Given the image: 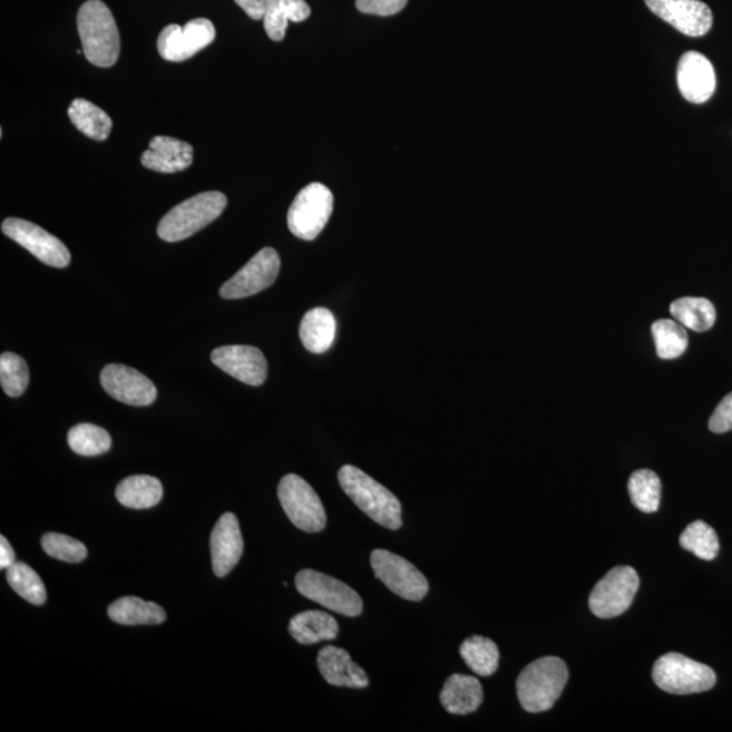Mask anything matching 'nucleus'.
I'll return each instance as SVG.
<instances>
[{
  "label": "nucleus",
  "instance_id": "0eeeda50",
  "mask_svg": "<svg viewBox=\"0 0 732 732\" xmlns=\"http://www.w3.org/2000/svg\"><path fill=\"white\" fill-rule=\"evenodd\" d=\"M279 499L287 518L296 528L318 534L325 528L328 516L314 488L299 475H285L279 485Z\"/></svg>",
  "mask_w": 732,
  "mask_h": 732
},
{
  "label": "nucleus",
  "instance_id": "f704fd0d",
  "mask_svg": "<svg viewBox=\"0 0 732 732\" xmlns=\"http://www.w3.org/2000/svg\"><path fill=\"white\" fill-rule=\"evenodd\" d=\"M0 384L11 398L21 397L29 385V368L22 357L14 353L0 355Z\"/></svg>",
  "mask_w": 732,
  "mask_h": 732
},
{
  "label": "nucleus",
  "instance_id": "f257e3e1",
  "mask_svg": "<svg viewBox=\"0 0 732 732\" xmlns=\"http://www.w3.org/2000/svg\"><path fill=\"white\" fill-rule=\"evenodd\" d=\"M78 31L86 59L103 68L115 66L120 56V33L115 17L101 0H87L78 12Z\"/></svg>",
  "mask_w": 732,
  "mask_h": 732
},
{
  "label": "nucleus",
  "instance_id": "f3484780",
  "mask_svg": "<svg viewBox=\"0 0 732 732\" xmlns=\"http://www.w3.org/2000/svg\"><path fill=\"white\" fill-rule=\"evenodd\" d=\"M244 549L240 521L234 513H225L211 535L212 566L216 577L224 578L240 563Z\"/></svg>",
  "mask_w": 732,
  "mask_h": 732
},
{
  "label": "nucleus",
  "instance_id": "7ed1b4c3",
  "mask_svg": "<svg viewBox=\"0 0 732 732\" xmlns=\"http://www.w3.org/2000/svg\"><path fill=\"white\" fill-rule=\"evenodd\" d=\"M568 681L566 663L556 656L531 662L517 679V696L523 709L530 713L553 709Z\"/></svg>",
  "mask_w": 732,
  "mask_h": 732
},
{
  "label": "nucleus",
  "instance_id": "e433bc0d",
  "mask_svg": "<svg viewBox=\"0 0 732 732\" xmlns=\"http://www.w3.org/2000/svg\"><path fill=\"white\" fill-rule=\"evenodd\" d=\"M409 0H355L357 10L364 14L391 17L406 8Z\"/></svg>",
  "mask_w": 732,
  "mask_h": 732
},
{
  "label": "nucleus",
  "instance_id": "a878e982",
  "mask_svg": "<svg viewBox=\"0 0 732 732\" xmlns=\"http://www.w3.org/2000/svg\"><path fill=\"white\" fill-rule=\"evenodd\" d=\"M68 116L75 127L90 139L98 141L108 139L113 128L111 118L97 105L86 99H75L68 109Z\"/></svg>",
  "mask_w": 732,
  "mask_h": 732
},
{
  "label": "nucleus",
  "instance_id": "2eb2a0df",
  "mask_svg": "<svg viewBox=\"0 0 732 732\" xmlns=\"http://www.w3.org/2000/svg\"><path fill=\"white\" fill-rule=\"evenodd\" d=\"M101 384L111 398L129 406L152 404L158 396L152 380L136 369L120 364H109L103 369Z\"/></svg>",
  "mask_w": 732,
  "mask_h": 732
},
{
  "label": "nucleus",
  "instance_id": "bb28decb",
  "mask_svg": "<svg viewBox=\"0 0 732 732\" xmlns=\"http://www.w3.org/2000/svg\"><path fill=\"white\" fill-rule=\"evenodd\" d=\"M675 321L686 329L704 333L716 322V310L710 300L703 297H682L671 305Z\"/></svg>",
  "mask_w": 732,
  "mask_h": 732
},
{
  "label": "nucleus",
  "instance_id": "39448f33",
  "mask_svg": "<svg viewBox=\"0 0 732 732\" xmlns=\"http://www.w3.org/2000/svg\"><path fill=\"white\" fill-rule=\"evenodd\" d=\"M653 680L667 693L693 694L712 690L716 684V674L703 663L668 653L654 663Z\"/></svg>",
  "mask_w": 732,
  "mask_h": 732
},
{
  "label": "nucleus",
  "instance_id": "1a4fd4ad",
  "mask_svg": "<svg viewBox=\"0 0 732 732\" xmlns=\"http://www.w3.org/2000/svg\"><path fill=\"white\" fill-rule=\"evenodd\" d=\"M640 585V575H637L635 568L629 566L612 568L594 586L589 597L591 611L599 618H613L623 615L634 603Z\"/></svg>",
  "mask_w": 732,
  "mask_h": 732
},
{
  "label": "nucleus",
  "instance_id": "58836bf2",
  "mask_svg": "<svg viewBox=\"0 0 732 732\" xmlns=\"http://www.w3.org/2000/svg\"><path fill=\"white\" fill-rule=\"evenodd\" d=\"M274 0H235V3L253 20H264Z\"/></svg>",
  "mask_w": 732,
  "mask_h": 732
},
{
  "label": "nucleus",
  "instance_id": "c85d7f7f",
  "mask_svg": "<svg viewBox=\"0 0 732 732\" xmlns=\"http://www.w3.org/2000/svg\"><path fill=\"white\" fill-rule=\"evenodd\" d=\"M461 658L474 673L488 677L497 672L499 650L496 643L484 636L468 637L460 647Z\"/></svg>",
  "mask_w": 732,
  "mask_h": 732
},
{
  "label": "nucleus",
  "instance_id": "9d476101",
  "mask_svg": "<svg viewBox=\"0 0 732 732\" xmlns=\"http://www.w3.org/2000/svg\"><path fill=\"white\" fill-rule=\"evenodd\" d=\"M371 565L383 584L397 596L409 601H422L429 592V582L409 560L385 549H374Z\"/></svg>",
  "mask_w": 732,
  "mask_h": 732
},
{
  "label": "nucleus",
  "instance_id": "9b49d317",
  "mask_svg": "<svg viewBox=\"0 0 732 732\" xmlns=\"http://www.w3.org/2000/svg\"><path fill=\"white\" fill-rule=\"evenodd\" d=\"M2 231L43 264L60 269L70 265L71 254L66 244L39 225L11 217L2 223Z\"/></svg>",
  "mask_w": 732,
  "mask_h": 732
},
{
  "label": "nucleus",
  "instance_id": "c756f323",
  "mask_svg": "<svg viewBox=\"0 0 732 732\" xmlns=\"http://www.w3.org/2000/svg\"><path fill=\"white\" fill-rule=\"evenodd\" d=\"M628 492L636 509L643 513H655L660 509L661 479L651 469H640V471L631 475Z\"/></svg>",
  "mask_w": 732,
  "mask_h": 732
},
{
  "label": "nucleus",
  "instance_id": "aec40b11",
  "mask_svg": "<svg viewBox=\"0 0 732 732\" xmlns=\"http://www.w3.org/2000/svg\"><path fill=\"white\" fill-rule=\"evenodd\" d=\"M318 667L330 685L354 687V690H362L369 685L364 668L357 665L347 650L334 646L323 647L319 651Z\"/></svg>",
  "mask_w": 732,
  "mask_h": 732
},
{
  "label": "nucleus",
  "instance_id": "f8f14e48",
  "mask_svg": "<svg viewBox=\"0 0 732 732\" xmlns=\"http://www.w3.org/2000/svg\"><path fill=\"white\" fill-rule=\"evenodd\" d=\"M280 267L277 252L272 247L262 248L221 287V296L225 300H237L256 295L274 284Z\"/></svg>",
  "mask_w": 732,
  "mask_h": 732
},
{
  "label": "nucleus",
  "instance_id": "4468645a",
  "mask_svg": "<svg viewBox=\"0 0 732 732\" xmlns=\"http://www.w3.org/2000/svg\"><path fill=\"white\" fill-rule=\"evenodd\" d=\"M647 8L682 35L702 37L709 33L712 11L700 0H644Z\"/></svg>",
  "mask_w": 732,
  "mask_h": 732
},
{
  "label": "nucleus",
  "instance_id": "dca6fc26",
  "mask_svg": "<svg viewBox=\"0 0 732 732\" xmlns=\"http://www.w3.org/2000/svg\"><path fill=\"white\" fill-rule=\"evenodd\" d=\"M211 360L230 377L242 383L258 387L267 379V361L260 349L246 345L217 348Z\"/></svg>",
  "mask_w": 732,
  "mask_h": 732
},
{
  "label": "nucleus",
  "instance_id": "5701e85b",
  "mask_svg": "<svg viewBox=\"0 0 732 732\" xmlns=\"http://www.w3.org/2000/svg\"><path fill=\"white\" fill-rule=\"evenodd\" d=\"M340 627H338L335 618L322 611L299 613L290 623V634L300 644L333 641Z\"/></svg>",
  "mask_w": 732,
  "mask_h": 732
},
{
  "label": "nucleus",
  "instance_id": "20e7f679",
  "mask_svg": "<svg viewBox=\"0 0 732 732\" xmlns=\"http://www.w3.org/2000/svg\"><path fill=\"white\" fill-rule=\"evenodd\" d=\"M227 206V197L221 192L199 193L186 202L174 206L162 218L158 235L162 241L179 242L187 240L215 222Z\"/></svg>",
  "mask_w": 732,
  "mask_h": 732
},
{
  "label": "nucleus",
  "instance_id": "4c0bfd02",
  "mask_svg": "<svg viewBox=\"0 0 732 732\" xmlns=\"http://www.w3.org/2000/svg\"><path fill=\"white\" fill-rule=\"evenodd\" d=\"M709 427L713 433H728L732 430V392L718 404L710 418Z\"/></svg>",
  "mask_w": 732,
  "mask_h": 732
},
{
  "label": "nucleus",
  "instance_id": "4be33fe9",
  "mask_svg": "<svg viewBox=\"0 0 732 732\" xmlns=\"http://www.w3.org/2000/svg\"><path fill=\"white\" fill-rule=\"evenodd\" d=\"M336 333V322L328 309H314L303 318L300 324V340L310 353L323 354L333 345Z\"/></svg>",
  "mask_w": 732,
  "mask_h": 732
},
{
  "label": "nucleus",
  "instance_id": "ddd939ff",
  "mask_svg": "<svg viewBox=\"0 0 732 732\" xmlns=\"http://www.w3.org/2000/svg\"><path fill=\"white\" fill-rule=\"evenodd\" d=\"M214 23L206 18H197L185 27L168 25L158 37V51L168 61H184L203 51L215 41Z\"/></svg>",
  "mask_w": 732,
  "mask_h": 732
},
{
  "label": "nucleus",
  "instance_id": "2f4dec72",
  "mask_svg": "<svg viewBox=\"0 0 732 732\" xmlns=\"http://www.w3.org/2000/svg\"><path fill=\"white\" fill-rule=\"evenodd\" d=\"M651 331H653L656 354L660 359H679L680 355L685 353L690 340H687L684 325L668 321V319H661V321L654 322Z\"/></svg>",
  "mask_w": 732,
  "mask_h": 732
},
{
  "label": "nucleus",
  "instance_id": "423d86ee",
  "mask_svg": "<svg viewBox=\"0 0 732 732\" xmlns=\"http://www.w3.org/2000/svg\"><path fill=\"white\" fill-rule=\"evenodd\" d=\"M334 209V196L328 186L314 183L300 191L287 211V227L303 241H314L328 225Z\"/></svg>",
  "mask_w": 732,
  "mask_h": 732
},
{
  "label": "nucleus",
  "instance_id": "cd10ccee",
  "mask_svg": "<svg viewBox=\"0 0 732 732\" xmlns=\"http://www.w3.org/2000/svg\"><path fill=\"white\" fill-rule=\"evenodd\" d=\"M311 16L305 0H274L264 17L266 33L273 41H283L287 23L303 22Z\"/></svg>",
  "mask_w": 732,
  "mask_h": 732
},
{
  "label": "nucleus",
  "instance_id": "b1692460",
  "mask_svg": "<svg viewBox=\"0 0 732 732\" xmlns=\"http://www.w3.org/2000/svg\"><path fill=\"white\" fill-rule=\"evenodd\" d=\"M116 497L125 508L149 509L160 502L163 486L160 480L149 475H135L117 486Z\"/></svg>",
  "mask_w": 732,
  "mask_h": 732
},
{
  "label": "nucleus",
  "instance_id": "6e6552de",
  "mask_svg": "<svg viewBox=\"0 0 732 732\" xmlns=\"http://www.w3.org/2000/svg\"><path fill=\"white\" fill-rule=\"evenodd\" d=\"M295 582L302 596L314 601V603L324 606L329 611L348 617H357L364 609L359 593L340 579L330 577V575L306 568L296 575Z\"/></svg>",
  "mask_w": 732,
  "mask_h": 732
},
{
  "label": "nucleus",
  "instance_id": "ea45409f",
  "mask_svg": "<svg viewBox=\"0 0 732 732\" xmlns=\"http://www.w3.org/2000/svg\"><path fill=\"white\" fill-rule=\"evenodd\" d=\"M16 563L14 549L4 536L0 537V568L8 569Z\"/></svg>",
  "mask_w": 732,
  "mask_h": 732
},
{
  "label": "nucleus",
  "instance_id": "a211bd4d",
  "mask_svg": "<svg viewBox=\"0 0 732 732\" xmlns=\"http://www.w3.org/2000/svg\"><path fill=\"white\" fill-rule=\"evenodd\" d=\"M677 84L686 101L704 104L716 89L715 68L704 55L686 52L679 62Z\"/></svg>",
  "mask_w": 732,
  "mask_h": 732
},
{
  "label": "nucleus",
  "instance_id": "72a5a7b5",
  "mask_svg": "<svg viewBox=\"0 0 732 732\" xmlns=\"http://www.w3.org/2000/svg\"><path fill=\"white\" fill-rule=\"evenodd\" d=\"M681 547L690 550L697 558L713 560L719 553V539L715 529L704 521H694L687 525L680 537Z\"/></svg>",
  "mask_w": 732,
  "mask_h": 732
},
{
  "label": "nucleus",
  "instance_id": "412c9836",
  "mask_svg": "<svg viewBox=\"0 0 732 732\" xmlns=\"http://www.w3.org/2000/svg\"><path fill=\"white\" fill-rule=\"evenodd\" d=\"M484 687L472 675L453 674L443 685L440 702L453 715H468L484 703Z\"/></svg>",
  "mask_w": 732,
  "mask_h": 732
},
{
  "label": "nucleus",
  "instance_id": "f03ea898",
  "mask_svg": "<svg viewBox=\"0 0 732 732\" xmlns=\"http://www.w3.org/2000/svg\"><path fill=\"white\" fill-rule=\"evenodd\" d=\"M338 480L348 497L373 521L391 530L402 527V505L379 481L354 466H343Z\"/></svg>",
  "mask_w": 732,
  "mask_h": 732
},
{
  "label": "nucleus",
  "instance_id": "473e14b6",
  "mask_svg": "<svg viewBox=\"0 0 732 732\" xmlns=\"http://www.w3.org/2000/svg\"><path fill=\"white\" fill-rule=\"evenodd\" d=\"M68 446L80 456H99L108 452L111 438L108 431L92 423H80L68 431Z\"/></svg>",
  "mask_w": 732,
  "mask_h": 732
},
{
  "label": "nucleus",
  "instance_id": "6ab92c4d",
  "mask_svg": "<svg viewBox=\"0 0 732 732\" xmlns=\"http://www.w3.org/2000/svg\"><path fill=\"white\" fill-rule=\"evenodd\" d=\"M193 163V147L189 143L170 136H155L149 148L141 155V165L148 170L173 174L184 172Z\"/></svg>",
  "mask_w": 732,
  "mask_h": 732
},
{
  "label": "nucleus",
  "instance_id": "393cba45",
  "mask_svg": "<svg viewBox=\"0 0 732 732\" xmlns=\"http://www.w3.org/2000/svg\"><path fill=\"white\" fill-rule=\"evenodd\" d=\"M108 615L113 622L123 625H158L166 621L162 606L133 596L110 604Z\"/></svg>",
  "mask_w": 732,
  "mask_h": 732
},
{
  "label": "nucleus",
  "instance_id": "7c9ffc66",
  "mask_svg": "<svg viewBox=\"0 0 732 732\" xmlns=\"http://www.w3.org/2000/svg\"><path fill=\"white\" fill-rule=\"evenodd\" d=\"M11 589L28 603L33 605H43L47 603V589L40 575L27 563L16 562L14 565L6 569Z\"/></svg>",
  "mask_w": 732,
  "mask_h": 732
},
{
  "label": "nucleus",
  "instance_id": "c9c22d12",
  "mask_svg": "<svg viewBox=\"0 0 732 732\" xmlns=\"http://www.w3.org/2000/svg\"><path fill=\"white\" fill-rule=\"evenodd\" d=\"M42 549L51 558L67 563H80L86 559L87 548L74 537L60 534H47L42 536Z\"/></svg>",
  "mask_w": 732,
  "mask_h": 732
}]
</instances>
